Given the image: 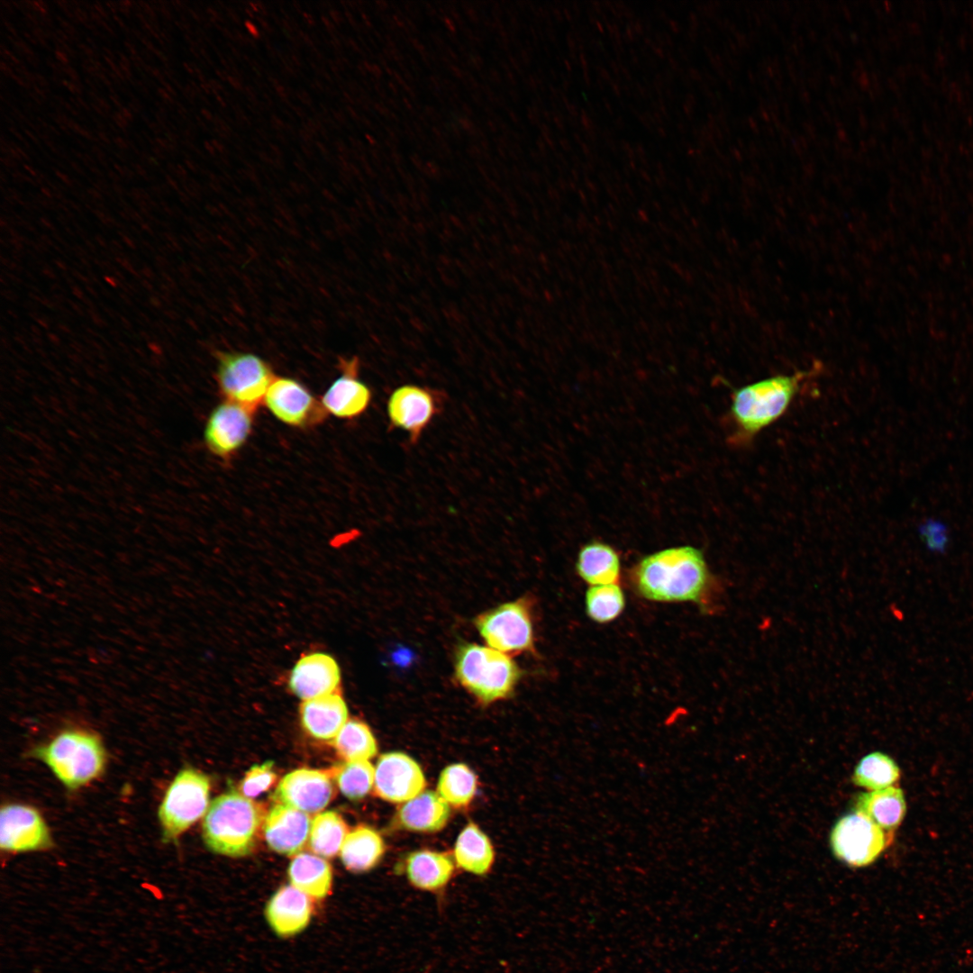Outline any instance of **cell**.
Listing matches in <instances>:
<instances>
[{
    "label": "cell",
    "instance_id": "cell-1",
    "mask_svg": "<svg viewBox=\"0 0 973 973\" xmlns=\"http://www.w3.org/2000/svg\"><path fill=\"white\" fill-rule=\"evenodd\" d=\"M631 583L641 597L654 602H693L707 607L714 579L701 550L676 546L643 557L632 569Z\"/></svg>",
    "mask_w": 973,
    "mask_h": 973
},
{
    "label": "cell",
    "instance_id": "cell-2",
    "mask_svg": "<svg viewBox=\"0 0 973 973\" xmlns=\"http://www.w3.org/2000/svg\"><path fill=\"white\" fill-rule=\"evenodd\" d=\"M809 374L802 370L777 374L733 388L729 409L732 425L730 441L736 446L749 445L783 417Z\"/></svg>",
    "mask_w": 973,
    "mask_h": 973
},
{
    "label": "cell",
    "instance_id": "cell-3",
    "mask_svg": "<svg viewBox=\"0 0 973 973\" xmlns=\"http://www.w3.org/2000/svg\"><path fill=\"white\" fill-rule=\"evenodd\" d=\"M265 817L261 805L241 793L220 795L210 804L203 821L205 844L216 854L247 856L257 846Z\"/></svg>",
    "mask_w": 973,
    "mask_h": 973
},
{
    "label": "cell",
    "instance_id": "cell-4",
    "mask_svg": "<svg viewBox=\"0 0 973 973\" xmlns=\"http://www.w3.org/2000/svg\"><path fill=\"white\" fill-rule=\"evenodd\" d=\"M42 761L68 789H80L105 771L107 755L104 743L95 732L68 728L31 751Z\"/></svg>",
    "mask_w": 973,
    "mask_h": 973
},
{
    "label": "cell",
    "instance_id": "cell-5",
    "mask_svg": "<svg viewBox=\"0 0 973 973\" xmlns=\"http://www.w3.org/2000/svg\"><path fill=\"white\" fill-rule=\"evenodd\" d=\"M454 677L478 703L486 705L510 697L522 670L507 654L489 646L461 642L455 651Z\"/></svg>",
    "mask_w": 973,
    "mask_h": 973
},
{
    "label": "cell",
    "instance_id": "cell-6",
    "mask_svg": "<svg viewBox=\"0 0 973 973\" xmlns=\"http://www.w3.org/2000/svg\"><path fill=\"white\" fill-rule=\"evenodd\" d=\"M210 787V779L204 772L193 768L178 771L159 805L158 818L164 841H176L205 815Z\"/></svg>",
    "mask_w": 973,
    "mask_h": 973
},
{
    "label": "cell",
    "instance_id": "cell-7",
    "mask_svg": "<svg viewBox=\"0 0 973 973\" xmlns=\"http://www.w3.org/2000/svg\"><path fill=\"white\" fill-rule=\"evenodd\" d=\"M486 645L509 656L534 650L531 604L526 598L491 608L475 619Z\"/></svg>",
    "mask_w": 973,
    "mask_h": 973
},
{
    "label": "cell",
    "instance_id": "cell-8",
    "mask_svg": "<svg viewBox=\"0 0 973 973\" xmlns=\"http://www.w3.org/2000/svg\"><path fill=\"white\" fill-rule=\"evenodd\" d=\"M275 377L270 366L250 352H219L216 380L226 400L253 409L267 394Z\"/></svg>",
    "mask_w": 973,
    "mask_h": 973
},
{
    "label": "cell",
    "instance_id": "cell-9",
    "mask_svg": "<svg viewBox=\"0 0 973 973\" xmlns=\"http://www.w3.org/2000/svg\"><path fill=\"white\" fill-rule=\"evenodd\" d=\"M893 836L871 819L855 811L841 817L832 829L830 844L843 863L861 868L873 863L891 843Z\"/></svg>",
    "mask_w": 973,
    "mask_h": 973
},
{
    "label": "cell",
    "instance_id": "cell-10",
    "mask_svg": "<svg viewBox=\"0 0 973 973\" xmlns=\"http://www.w3.org/2000/svg\"><path fill=\"white\" fill-rule=\"evenodd\" d=\"M53 841L41 813L29 805L12 803L2 806L0 847L9 853L49 850Z\"/></svg>",
    "mask_w": 973,
    "mask_h": 973
},
{
    "label": "cell",
    "instance_id": "cell-11",
    "mask_svg": "<svg viewBox=\"0 0 973 973\" xmlns=\"http://www.w3.org/2000/svg\"><path fill=\"white\" fill-rule=\"evenodd\" d=\"M254 410L226 399L216 405L209 414L204 431L208 450L222 459L234 455L251 433Z\"/></svg>",
    "mask_w": 973,
    "mask_h": 973
},
{
    "label": "cell",
    "instance_id": "cell-12",
    "mask_svg": "<svg viewBox=\"0 0 973 973\" xmlns=\"http://www.w3.org/2000/svg\"><path fill=\"white\" fill-rule=\"evenodd\" d=\"M263 404L277 420L298 428L318 423L326 414L321 401L302 383L291 377H275Z\"/></svg>",
    "mask_w": 973,
    "mask_h": 973
},
{
    "label": "cell",
    "instance_id": "cell-13",
    "mask_svg": "<svg viewBox=\"0 0 973 973\" xmlns=\"http://www.w3.org/2000/svg\"><path fill=\"white\" fill-rule=\"evenodd\" d=\"M440 410V399L432 390L416 385H403L389 396L386 414L393 428L408 433L415 444Z\"/></svg>",
    "mask_w": 973,
    "mask_h": 973
},
{
    "label": "cell",
    "instance_id": "cell-14",
    "mask_svg": "<svg viewBox=\"0 0 973 973\" xmlns=\"http://www.w3.org/2000/svg\"><path fill=\"white\" fill-rule=\"evenodd\" d=\"M426 779L421 766L409 755L382 754L375 768L374 793L389 803H405L424 791Z\"/></svg>",
    "mask_w": 973,
    "mask_h": 973
},
{
    "label": "cell",
    "instance_id": "cell-15",
    "mask_svg": "<svg viewBox=\"0 0 973 973\" xmlns=\"http://www.w3.org/2000/svg\"><path fill=\"white\" fill-rule=\"evenodd\" d=\"M333 795L330 772L298 768L281 779L273 798L277 803L291 805L306 814H314L326 807Z\"/></svg>",
    "mask_w": 973,
    "mask_h": 973
},
{
    "label": "cell",
    "instance_id": "cell-16",
    "mask_svg": "<svg viewBox=\"0 0 973 973\" xmlns=\"http://www.w3.org/2000/svg\"><path fill=\"white\" fill-rule=\"evenodd\" d=\"M341 669L330 654L314 651L304 654L288 674L287 687L303 701L340 690Z\"/></svg>",
    "mask_w": 973,
    "mask_h": 973
},
{
    "label": "cell",
    "instance_id": "cell-17",
    "mask_svg": "<svg viewBox=\"0 0 973 973\" xmlns=\"http://www.w3.org/2000/svg\"><path fill=\"white\" fill-rule=\"evenodd\" d=\"M311 824L308 814L275 802L266 814L262 831L271 850L285 856H296L308 840Z\"/></svg>",
    "mask_w": 973,
    "mask_h": 973
},
{
    "label": "cell",
    "instance_id": "cell-18",
    "mask_svg": "<svg viewBox=\"0 0 973 973\" xmlns=\"http://www.w3.org/2000/svg\"><path fill=\"white\" fill-rule=\"evenodd\" d=\"M314 899L292 885L277 889L268 900L264 914L266 921L280 938H290L302 932L314 915Z\"/></svg>",
    "mask_w": 973,
    "mask_h": 973
},
{
    "label": "cell",
    "instance_id": "cell-19",
    "mask_svg": "<svg viewBox=\"0 0 973 973\" xmlns=\"http://www.w3.org/2000/svg\"><path fill=\"white\" fill-rule=\"evenodd\" d=\"M341 375L327 388L321 398L326 413L342 419L361 415L369 406L370 388L358 377L359 360L356 358L341 360Z\"/></svg>",
    "mask_w": 973,
    "mask_h": 973
},
{
    "label": "cell",
    "instance_id": "cell-20",
    "mask_svg": "<svg viewBox=\"0 0 973 973\" xmlns=\"http://www.w3.org/2000/svg\"><path fill=\"white\" fill-rule=\"evenodd\" d=\"M450 816V805L437 792L425 790L404 803L391 824L396 830L432 833L443 829Z\"/></svg>",
    "mask_w": 973,
    "mask_h": 973
},
{
    "label": "cell",
    "instance_id": "cell-21",
    "mask_svg": "<svg viewBox=\"0 0 973 973\" xmlns=\"http://www.w3.org/2000/svg\"><path fill=\"white\" fill-rule=\"evenodd\" d=\"M304 730L318 740H333L348 722L349 711L341 691L305 700L299 707Z\"/></svg>",
    "mask_w": 973,
    "mask_h": 973
},
{
    "label": "cell",
    "instance_id": "cell-22",
    "mask_svg": "<svg viewBox=\"0 0 973 973\" xmlns=\"http://www.w3.org/2000/svg\"><path fill=\"white\" fill-rule=\"evenodd\" d=\"M454 868L455 861L450 853L419 850L405 856L402 871L412 887L422 891L439 893L450 881Z\"/></svg>",
    "mask_w": 973,
    "mask_h": 973
},
{
    "label": "cell",
    "instance_id": "cell-23",
    "mask_svg": "<svg viewBox=\"0 0 973 973\" xmlns=\"http://www.w3.org/2000/svg\"><path fill=\"white\" fill-rule=\"evenodd\" d=\"M854 810L893 836L905 817L906 804L902 789L892 786L860 794L855 801Z\"/></svg>",
    "mask_w": 973,
    "mask_h": 973
},
{
    "label": "cell",
    "instance_id": "cell-24",
    "mask_svg": "<svg viewBox=\"0 0 973 973\" xmlns=\"http://www.w3.org/2000/svg\"><path fill=\"white\" fill-rule=\"evenodd\" d=\"M576 571L590 586L617 583L621 572L619 554L607 543L589 541L577 553Z\"/></svg>",
    "mask_w": 973,
    "mask_h": 973
},
{
    "label": "cell",
    "instance_id": "cell-25",
    "mask_svg": "<svg viewBox=\"0 0 973 973\" xmlns=\"http://www.w3.org/2000/svg\"><path fill=\"white\" fill-rule=\"evenodd\" d=\"M385 850L384 840L377 831L359 825L347 835L341 850V859L349 871L363 873L380 862Z\"/></svg>",
    "mask_w": 973,
    "mask_h": 973
},
{
    "label": "cell",
    "instance_id": "cell-26",
    "mask_svg": "<svg viewBox=\"0 0 973 973\" xmlns=\"http://www.w3.org/2000/svg\"><path fill=\"white\" fill-rule=\"evenodd\" d=\"M455 864L466 872L484 876L495 860L493 845L487 835L474 823H468L459 832L453 850Z\"/></svg>",
    "mask_w": 973,
    "mask_h": 973
},
{
    "label": "cell",
    "instance_id": "cell-27",
    "mask_svg": "<svg viewBox=\"0 0 973 973\" xmlns=\"http://www.w3.org/2000/svg\"><path fill=\"white\" fill-rule=\"evenodd\" d=\"M287 876L290 885L314 900L323 899L331 892L332 867L318 855L306 852L296 855L289 864Z\"/></svg>",
    "mask_w": 973,
    "mask_h": 973
},
{
    "label": "cell",
    "instance_id": "cell-28",
    "mask_svg": "<svg viewBox=\"0 0 973 973\" xmlns=\"http://www.w3.org/2000/svg\"><path fill=\"white\" fill-rule=\"evenodd\" d=\"M349 832L347 823L338 813L326 811L318 814L312 820L309 848L322 858H333L341 851Z\"/></svg>",
    "mask_w": 973,
    "mask_h": 973
},
{
    "label": "cell",
    "instance_id": "cell-29",
    "mask_svg": "<svg viewBox=\"0 0 973 973\" xmlns=\"http://www.w3.org/2000/svg\"><path fill=\"white\" fill-rule=\"evenodd\" d=\"M477 788L474 771L464 763L445 767L440 774L437 793L455 808H466L473 801Z\"/></svg>",
    "mask_w": 973,
    "mask_h": 973
},
{
    "label": "cell",
    "instance_id": "cell-30",
    "mask_svg": "<svg viewBox=\"0 0 973 973\" xmlns=\"http://www.w3.org/2000/svg\"><path fill=\"white\" fill-rule=\"evenodd\" d=\"M333 747L345 761L368 760L377 753V743L369 726L350 719L333 739Z\"/></svg>",
    "mask_w": 973,
    "mask_h": 973
},
{
    "label": "cell",
    "instance_id": "cell-31",
    "mask_svg": "<svg viewBox=\"0 0 973 973\" xmlns=\"http://www.w3.org/2000/svg\"><path fill=\"white\" fill-rule=\"evenodd\" d=\"M900 778L897 764L888 755L875 751L864 756L855 767L852 782L869 791L894 786Z\"/></svg>",
    "mask_w": 973,
    "mask_h": 973
},
{
    "label": "cell",
    "instance_id": "cell-32",
    "mask_svg": "<svg viewBox=\"0 0 973 973\" xmlns=\"http://www.w3.org/2000/svg\"><path fill=\"white\" fill-rule=\"evenodd\" d=\"M625 605V596L618 583L590 586L585 595L586 613L597 623H608L618 618Z\"/></svg>",
    "mask_w": 973,
    "mask_h": 973
},
{
    "label": "cell",
    "instance_id": "cell-33",
    "mask_svg": "<svg viewBox=\"0 0 973 973\" xmlns=\"http://www.w3.org/2000/svg\"><path fill=\"white\" fill-rule=\"evenodd\" d=\"M331 771L340 791L350 800L364 798L374 787L375 768L368 760L345 761Z\"/></svg>",
    "mask_w": 973,
    "mask_h": 973
},
{
    "label": "cell",
    "instance_id": "cell-34",
    "mask_svg": "<svg viewBox=\"0 0 973 973\" xmlns=\"http://www.w3.org/2000/svg\"><path fill=\"white\" fill-rule=\"evenodd\" d=\"M273 761L252 766L243 777L240 791L248 798H254L268 791L277 780Z\"/></svg>",
    "mask_w": 973,
    "mask_h": 973
}]
</instances>
